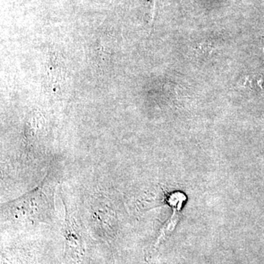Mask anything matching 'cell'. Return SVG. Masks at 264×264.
I'll list each match as a JSON object with an SVG mask.
<instances>
[{"mask_svg": "<svg viewBox=\"0 0 264 264\" xmlns=\"http://www.w3.org/2000/svg\"><path fill=\"white\" fill-rule=\"evenodd\" d=\"M49 209L50 201L42 184L20 198L5 204L4 213L14 220L44 222Z\"/></svg>", "mask_w": 264, "mask_h": 264, "instance_id": "1", "label": "cell"}, {"mask_svg": "<svg viewBox=\"0 0 264 264\" xmlns=\"http://www.w3.org/2000/svg\"><path fill=\"white\" fill-rule=\"evenodd\" d=\"M65 208H66L65 237H66V257L71 259L70 260L73 263H79L85 252L81 231L75 218L69 212L66 204H65Z\"/></svg>", "mask_w": 264, "mask_h": 264, "instance_id": "2", "label": "cell"}, {"mask_svg": "<svg viewBox=\"0 0 264 264\" xmlns=\"http://www.w3.org/2000/svg\"><path fill=\"white\" fill-rule=\"evenodd\" d=\"M186 200V197L182 192H175L170 194L167 198V203L173 208V214L168 219L167 223L164 224L160 236L158 238L156 245L160 244L163 240L167 238L168 235L173 233L177 224L179 222L181 218V208L183 203Z\"/></svg>", "mask_w": 264, "mask_h": 264, "instance_id": "3", "label": "cell"}]
</instances>
